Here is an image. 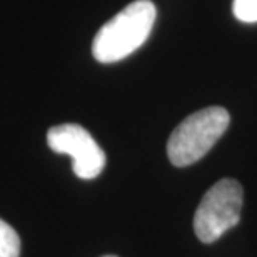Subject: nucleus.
<instances>
[{
  "label": "nucleus",
  "mask_w": 257,
  "mask_h": 257,
  "mask_svg": "<svg viewBox=\"0 0 257 257\" xmlns=\"http://www.w3.org/2000/svg\"><path fill=\"white\" fill-rule=\"evenodd\" d=\"M232 10L235 19L240 20V22H257V0H234Z\"/></svg>",
  "instance_id": "obj_6"
},
{
  "label": "nucleus",
  "mask_w": 257,
  "mask_h": 257,
  "mask_svg": "<svg viewBox=\"0 0 257 257\" xmlns=\"http://www.w3.org/2000/svg\"><path fill=\"white\" fill-rule=\"evenodd\" d=\"M102 257H117V255H102Z\"/></svg>",
  "instance_id": "obj_7"
},
{
  "label": "nucleus",
  "mask_w": 257,
  "mask_h": 257,
  "mask_svg": "<svg viewBox=\"0 0 257 257\" xmlns=\"http://www.w3.org/2000/svg\"><path fill=\"white\" fill-rule=\"evenodd\" d=\"M20 237L12 225L0 219V257H19Z\"/></svg>",
  "instance_id": "obj_5"
},
{
  "label": "nucleus",
  "mask_w": 257,
  "mask_h": 257,
  "mask_svg": "<svg viewBox=\"0 0 257 257\" xmlns=\"http://www.w3.org/2000/svg\"><path fill=\"white\" fill-rule=\"evenodd\" d=\"M47 144L54 152L72 157V169L77 177L90 181L104 171L105 154L84 127L77 124L55 125L47 134Z\"/></svg>",
  "instance_id": "obj_4"
},
{
  "label": "nucleus",
  "mask_w": 257,
  "mask_h": 257,
  "mask_svg": "<svg viewBox=\"0 0 257 257\" xmlns=\"http://www.w3.org/2000/svg\"><path fill=\"white\" fill-rule=\"evenodd\" d=\"M242 210V187L232 179H222L204 194L194 215V230L205 244L217 240L237 225Z\"/></svg>",
  "instance_id": "obj_3"
},
{
  "label": "nucleus",
  "mask_w": 257,
  "mask_h": 257,
  "mask_svg": "<svg viewBox=\"0 0 257 257\" xmlns=\"http://www.w3.org/2000/svg\"><path fill=\"white\" fill-rule=\"evenodd\" d=\"M229 112L222 107H207L189 115L174 128L167 142V156L176 167H187L207 154L227 131Z\"/></svg>",
  "instance_id": "obj_2"
},
{
  "label": "nucleus",
  "mask_w": 257,
  "mask_h": 257,
  "mask_svg": "<svg viewBox=\"0 0 257 257\" xmlns=\"http://www.w3.org/2000/svg\"><path fill=\"white\" fill-rule=\"evenodd\" d=\"M156 14L151 0H136L102 25L92 44L97 62L114 64L136 52L151 34Z\"/></svg>",
  "instance_id": "obj_1"
}]
</instances>
